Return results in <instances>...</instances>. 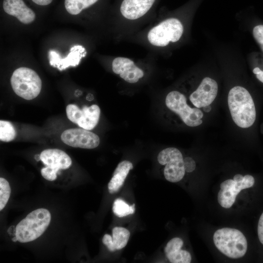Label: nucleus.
Listing matches in <instances>:
<instances>
[{"label": "nucleus", "mask_w": 263, "mask_h": 263, "mask_svg": "<svg viewBox=\"0 0 263 263\" xmlns=\"http://www.w3.org/2000/svg\"><path fill=\"white\" fill-rule=\"evenodd\" d=\"M157 57L154 54L148 52L143 58L114 56H112L109 61L112 71L126 83L132 85L139 83L148 77V75L155 68Z\"/></svg>", "instance_id": "nucleus-1"}, {"label": "nucleus", "mask_w": 263, "mask_h": 263, "mask_svg": "<svg viewBox=\"0 0 263 263\" xmlns=\"http://www.w3.org/2000/svg\"><path fill=\"white\" fill-rule=\"evenodd\" d=\"M228 105L234 123L242 128L251 127L256 120V112L251 95L244 88L237 86L229 91Z\"/></svg>", "instance_id": "nucleus-2"}, {"label": "nucleus", "mask_w": 263, "mask_h": 263, "mask_svg": "<svg viewBox=\"0 0 263 263\" xmlns=\"http://www.w3.org/2000/svg\"><path fill=\"white\" fill-rule=\"evenodd\" d=\"M51 215L45 208H38L29 213L16 226L15 236L18 241L24 243L40 237L49 226Z\"/></svg>", "instance_id": "nucleus-3"}, {"label": "nucleus", "mask_w": 263, "mask_h": 263, "mask_svg": "<svg viewBox=\"0 0 263 263\" xmlns=\"http://www.w3.org/2000/svg\"><path fill=\"white\" fill-rule=\"evenodd\" d=\"M213 239L217 248L230 258H240L247 251V240L238 229L228 227L218 229L214 233Z\"/></svg>", "instance_id": "nucleus-4"}, {"label": "nucleus", "mask_w": 263, "mask_h": 263, "mask_svg": "<svg viewBox=\"0 0 263 263\" xmlns=\"http://www.w3.org/2000/svg\"><path fill=\"white\" fill-rule=\"evenodd\" d=\"M10 83L14 92L26 100H32L39 94L42 82L37 73L27 67H20L13 72Z\"/></svg>", "instance_id": "nucleus-5"}, {"label": "nucleus", "mask_w": 263, "mask_h": 263, "mask_svg": "<svg viewBox=\"0 0 263 263\" xmlns=\"http://www.w3.org/2000/svg\"><path fill=\"white\" fill-rule=\"evenodd\" d=\"M165 103L167 107L178 114L187 126L196 127L202 123V112L198 108L190 107L187 103L186 96L180 92H169L166 95Z\"/></svg>", "instance_id": "nucleus-6"}, {"label": "nucleus", "mask_w": 263, "mask_h": 263, "mask_svg": "<svg viewBox=\"0 0 263 263\" xmlns=\"http://www.w3.org/2000/svg\"><path fill=\"white\" fill-rule=\"evenodd\" d=\"M157 160L165 165L164 174L167 180L176 183L183 179L186 171L183 155L178 149L169 147L163 150L159 153Z\"/></svg>", "instance_id": "nucleus-7"}, {"label": "nucleus", "mask_w": 263, "mask_h": 263, "mask_svg": "<svg viewBox=\"0 0 263 263\" xmlns=\"http://www.w3.org/2000/svg\"><path fill=\"white\" fill-rule=\"evenodd\" d=\"M68 118L79 127L87 130H93L98 124L100 109L95 104L84 106L82 109L76 105L69 104L66 108Z\"/></svg>", "instance_id": "nucleus-8"}, {"label": "nucleus", "mask_w": 263, "mask_h": 263, "mask_svg": "<svg viewBox=\"0 0 263 263\" xmlns=\"http://www.w3.org/2000/svg\"><path fill=\"white\" fill-rule=\"evenodd\" d=\"M254 183L255 179L250 175H245L240 181L232 179L224 181L220 185V190L218 194L219 204L224 208H230L234 203L238 193L243 189L252 187Z\"/></svg>", "instance_id": "nucleus-9"}, {"label": "nucleus", "mask_w": 263, "mask_h": 263, "mask_svg": "<svg viewBox=\"0 0 263 263\" xmlns=\"http://www.w3.org/2000/svg\"><path fill=\"white\" fill-rule=\"evenodd\" d=\"M61 139L65 144L74 148L92 149L100 143L98 136L84 129L74 128L65 130L61 135Z\"/></svg>", "instance_id": "nucleus-10"}, {"label": "nucleus", "mask_w": 263, "mask_h": 263, "mask_svg": "<svg viewBox=\"0 0 263 263\" xmlns=\"http://www.w3.org/2000/svg\"><path fill=\"white\" fill-rule=\"evenodd\" d=\"M218 93L216 81L209 77H205L197 89L189 96L191 103L198 108L210 105L215 99Z\"/></svg>", "instance_id": "nucleus-11"}, {"label": "nucleus", "mask_w": 263, "mask_h": 263, "mask_svg": "<svg viewBox=\"0 0 263 263\" xmlns=\"http://www.w3.org/2000/svg\"><path fill=\"white\" fill-rule=\"evenodd\" d=\"M49 63L54 67L62 71L69 66H76L82 58L87 55L86 48L82 45H75L71 48L70 52L65 58H62L56 51L50 50L48 53Z\"/></svg>", "instance_id": "nucleus-12"}, {"label": "nucleus", "mask_w": 263, "mask_h": 263, "mask_svg": "<svg viewBox=\"0 0 263 263\" xmlns=\"http://www.w3.org/2000/svg\"><path fill=\"white\" fill-rule=\"evenodd\" d=\"M40 160L47 167L58 171L68 169L72 164L70 157L64 151L57 149H48L43 150Z\"/></svg>", "instance_id": "nucleus-13"}, {"label": "nucleus", "mask_w": 263, "mask_h": 263, "mask_svg": "<svg viewBox=\"0 0 263 263\" xmlns=\"http://www.w3.org/2000/svg\"><path fill=\"white\" fill-rule=\"evenodd\" d=\"M3 8L8 14L16 17L24 24H29L35 19L36 14L23 0H3Z\"/></svg>", "instance_id": "nucleus-14"}, {"label": "nucleus", "mask_w": 263, "mask_h": 263, "mask_svg": "<svg viewBox=\"0 0 263 263\" xmlns=\"http://www.w3.org/2000/svg\"><path fill=\"white\" fill-rule=\"evenodd\" d=\"M183 240L178 237L171 239L165 247L166 257L172 263H189L191 260L190 254L187 251L181 250Z\"/></svg>", "instance_id": "nucleus-15"}, {"label": "nucleus", "mask_w": 263, "mask_h": 263, "mask_svg": "<svg viewBox=\"0 0 263 263\" xmlns=\"http://www.w3.org/2000/svg\"><path fill=\"white\" fill-rule=\"evenodd\" d=\"M133 169L132 162L124 160L120 162L113 174L108 185L109 192L111 193L116 192L122 186L129 171Z\"/></svg>", "instance_id": "nucleus-16"}, {"label": "nucleus", "mask_w": 263, "mask_h": 263, "mask_svg": "<svg viewBox=\"0 0 263 263\" xmlns=\"http://www.w3.org/2000/svg\"><path fill=\"white\" fill-rule=\"evenodd\" d=\"M99 0H65V7L72 15H77L83 10L89 8Z\"/></svg>", "instance_id": "nucleus-17"}, {"label": "nucleus", "mask_w": 263, "mask_h": 263, "mask_svg": "<svg viewBox=\"0 0 263 263\" xmlns=\"http://www.w3.org/2000/svg\"><path fill=\"white\" fill-rule=\"evenodd\" d=\"M112 233L113 240L116 250L124 248L130 238V231L124 227L117 226L113 229Z\"/></svg>", "instance_id": "nucleus-18"}, {"label": "nucleus", "mask_w": 263, "mask_h": 263, "mask_svg": "<svg viewBox=\"0 0 263 263\" xmlns=\"http://www.w3.org/2000/svg\"><path fill=\"white\" fill-rule=\"evenodd\" d=\"M113 211L114 214L118 217H123L134 213L135 204L129 206L121 199H116L113 203Z\"/></svg>", "instance_id": "nucleus-19"}, {"label": "nucleus", "mask_w": 263, "mask_h": 263, "mask_svg": "<svg viewBox=\"0 0 263 263\" xmlns=\"http://www.w3.org/2000/svg\"><path fill=\"white\" fill-rule=\"evenodd\" d=\"M16 136V132L13 124L8 121L0 120V140L8 142Z\"/></svg>", "instance_id": "nucleus-20"}, {"label": "nucleus", "mask_w": 263, "mask_h": 263, "mask_svg": "<svg viewBox=\"0 0 263 263\" xmlns=\"http://www.w3.org/2000/svg\"><path fill=\"white\" fill-rule=\"evenodd\" d=\"M11 188L8 182L4 178H0V210L7 204L10 196Z\"/></svg>", "instance_id": "nucleus-21"}, {"label": "nucleus", "mask_w": 263, "mask_h": 263, "mask_svg": "<svg viewBox=\"0 0 263 263\" xmlns=\"http://www.w3.org/2000/svg\"><path fill=\"white\" fill-rule=\"evenodd\" d=\"M253 35L263 52V25L255 26L253 29Z\"/></svg>", "instance_id": "nucleus-22"}, {"label": "nucleus", "mask_w": 263, "mask_h": 263, "mask_svg": "<svg viewBox=\"0 0 263 263\" xmlns=\"http://www.w3.org/2000/svg\"><path fill=\"white\" fill-rule=\"evenodd\" d=\"M40 172L43 177L50 181L56 179L58 172L56 170L47 166L42 168Z\"/></svg>", "instance_id": "nucleus-23"}, {"label": "nucleus", "mask_w": 263, "mask_h": 263, "mask_svg": "<svg viewBox=\"0 0 263 263\" xmlns=\"http://www.w3.org/2000/svg\"><path fill=\"white\" fill-rule=\"evenodd\" d=\"M185 171L188 172L193 171L196 167L194 160L191 157H187L184 159Z\"/></svg>", "instance_id": "nucleus-24"}, {"label": "nucleus", "mask_w": 263, "mask_h": 263, "mask_svg": "<svg viewBox=\"0 0 263 263\" xmlns=\"http://www.w3.org/2000/svg\"><path fill=\"white\" fill-rule=\"evenodd\" d=\"M102 242L110 251H114L116 250L113 242V238L109 234H106L104 235L102 239Z\"/></svg>", "instance_id": "nucleus-25"}, {"label": "nucleus", "mask_w": 263, "mask_h": 263, "mask_svg": "<svg viewBox=\"0 0 263 263\" xmlns=\"http://www.w3.org/2000/svg\"><path fill=\"white\" fill-rule=\"evenodd\" d=\"M257 231L259 241L263 244V212L259 220Z\"/></svg>", "instance_id": "nucleus-26"}, {"label": "nucleus", "mask_w": 263, "mask_h": 263, "mask_svg": "<svg viewBox=\"0 0 263 263\" xmlns=\"http://www.w3.org/2000/svg\"><path fill=\"white\" fill-rule=\"evenodd\" d=\"M253 73L256 75L257 78L263 83V71L259 67H255L253 70Z\"/></svg>", "instance_id": "nucleus-27"}, {"label": "nucleus", "mask_w": 263, "mask_h": 263, "mask_svg": "<svg viewBox=\"0 0 263 263\" xmlns=\"http://www.w3.org/2000/svg\"><path fill=\"white\" fill-rule=\"evenodd\" d=\"M35 3L39 5H47L51 3L53 0H32Z\"/></svg>", "instance_id": "nucleus-28"}, {"label": "nucleus", "mask_w": 263, "mask_h": 263, "mask_svg": "<svg viewBox=\"0 0 263 263\" xmlns=\"http://www.w3.org/2000/svg\"><path fill=\"white\" fill-rule=\"evenodd\" d=\"M203 111L206 113L209 112L211 110V107L210 105L205 106L203 107Z\"/></svg>", "instance_id": "nucleus-29"}, {"label": "nucleus", "mask_w": 263, "mask_h": 263, "mask_svg": "<svg viewBox=\"0 0 263 263\" xmlns=\"http://www.w3.org/2000/svg\"><path fill=\"white\" fill-rule=\"evenodd\" d=\"M12 241L14 242H16L17 241H18V239L17 238H16V236H15L13 239H12Z\"/></svg>", "instance_id": "nucleus-30"}]
</instances>
